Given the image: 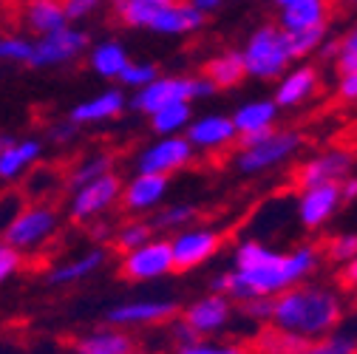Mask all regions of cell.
<instances>
[{"instance_id": "obj_1", "label": "cell", "mask_w": 357, "mask_h": 354, "mask_svg": "<svg viewBox=\"0 0 357 354\" xmlns=\"http://www.w3.org/2000/svg\"><path fill=\"white\" fill-rule=\"evenodd\" d=\"M318 247L303 244L292 252H275L261 241H244L236 249V267L213 281V292L233 300L250 298H275L278 292L298 286L318 270Z\"/></svg>"}, {"instance_id": "obj_2", "label": "cell", "mask_w": 357, "mask_h": 354, "mask_svg": "<svg viewBox=\"0 0 357 354\" xmlns=\"http://www.w3.org/2000/svg\"><path fill=\"white\" fill-rule=\"evenodd\" d=\"M343 318L340 295L324 286H289L273 298L270 323L301 337H326Z\"/></svg>"}, {"instance_id": "obj_3", "label": "cell", "mask_w": 357, "mask_h": 354, "mask_svg": "<svg viewBox=\"0 0 357 354\" xmlns=\"http://www.w3.org/2000/svg\"><path fill=\"white\" fill-rule=\"evenodd\" d=\"M57 230H60L57 207L49 201H29L3 224V236L0 238L26 258V255L40 252L57 236Z\"/></svg>"}, {"instance_id": "obj_4", "label": "cell", "mask_w": 357, "mask_h": 354, "mask_svg": "<svg viewBox=\"0 0 357 354\" xmlns=\"http://www.w3.org/2000/svg\"><path fill=\"white\" fill-rule=\"evenodd\" d=\"M244 71L255 79H278L295 63L287 46V31L278 23L258 26L241 49Z\"/></svg>"}, {"instance_id": "obj_5", "label": "cell", "mask_w": 357, "mask_h": 354, "mask_svg": "<svg viewBox=\"0 0 357 354\" xmlns=\"http://www.w3.org/2000/svg\"><path fill=\"white\" fill-rule=\"evenodd\" d=\"M213 94H215V85L207 77H156L145 88L133 91L128 105L137 114L151 116L162 105L193 102V100H204V97H213Z\"/></svg>"}, {"instance_id": "obj_6", "label": "cell", "mask_w": 357, "mask_h": 354, "mask_svg": "<svg viewBox=\"0 0 357 354\" xmlns=\"http://www.w3.org/2000/svg\"><path fill=\"white\" fill-rule=\"evenodd\" d=\"M88 46H91V37H88V31L68 23L60 31L34 37V49H31L29 68L31 71H43V68L68 66V63L79 60L88 52Z\"/></svg>"}, {"instance_id": "obj_7", "label": "cell", "mask_w": 357, "mask_h": 354, "mask_svg": "<svg viewBox=\"0 0 357 354\" xmlns=\"http://www.w3.org/2000/svg\"><path fill=\"white\" fill-rule=\"evenodd\" d=\"M119 193H122V179L111 170L100 179L88 182L77 190H71V201H68V218L77 224H88V221L102 218L108 210H114L119 204Z\"/></svg>"}, {"instance_id": "obj_8", "label": "cell", "mask_w": 357, "mask_h": 354, "mask_svg": "<svg viewBox=\"0 0 357 354\" xmlns=\"http://www.w3.org/2000/svg\"><path fill=\"white\" fill-rule=\"evenodd\" d=\"M170 272H176L170 238H151L148 244L125 252L119 261V278L133 281V284L156 281V278H165Z\"/></svg>"}, {"instance_id": "obj_9", "label": "cell", "mask_w": 357, "mask_h": 354, "mask_svg": "<svg viewBox=\"0 0 357 354\" xmlns=\"http://www.w3.org/2000/svg\"><path fill=\"white\" fill-rule=\"evenodd\" d=\"M301 148H303V134H298V130H278L275 128L261 145L238 151L236 164H238L241 173H266V170L284 164L287 159H292Z\"/></svg>"}, {"instance_id": "obj_10", "label": "cell", "mask_w": 357, "mask_h": 354, "mask_svg": "<svg viewBox=\"0 0 357 354\" xmlns=\"http://www.w3.org/2000/svg\"><path fill=\"white\" fill-rule=\"evenodd\" d=\"M193 159H196V148L185 139V134H176V137H159L156 142L142 148L133 167H137V173L173 176L178 170H185L188 164H193Z\"/></svg>"}, {"instance_id": "obj_11", "label": "cell", "mask_w": 357, "mask_h": 354, "mask_svg": "<svg viewBox=\"0 0 357 354\" xmlns=\"http://www.w3.org/2000/svg\"><path fill=\"white\" fill-rule=\"evenodd\" d=\"M221 233L213 227H185L170 238V252H173V267L176 272L196 270L207 263L218 249H221Z\"/></svg>"}, {"instance_id": "obj_12", "label": "cell", "mask_w": 357, "mask_h": 354, "mask_svg": "<svg viewBox=\"0 0 357 354\" xmlns=\"http://www.w3.org/2000/svg\"><path fill=\"white\" fill-rule=\"evenodd\" d=\"M167 190H170V176L133 173L128 182H122L116 207L128 215H145V213H153L156 207H162Z\"/></svg>"}, {"instance_id": "obj_13", "label": "cell", "mask_w": 357, "mask_h": 354, "mask_svg": "<svg viewBox=\"0 0 357 354\" xmlns=\"http://www.w3.org/2000/svg\"><path fill=\"white\" fill-rule=\"evenodd\" d=\"M354 170V153L351 151H324L318 156L306 159L298 170H295V185L301 190L315 187V185H329V182H343L346 176H351Z\"/></svg>"}, {"instance_id": "obj_14", "label": "cell", "mask_w": 357, "mask_h": 354, "mask_svg": "<svg viewBox=\"0 0 357 354\" xmlns=\"http://www.w3.org/2000/svg\"><path fill=\"white\" fill-rule=\"evenodd\" d=\"M128 108V97H125V88L119 85H108L105 91L88 97L82 102H77L71 111H68V122H74L77 128H85V125H105L116 116H122Z\"/></svg>"}, {"instance_id": "obj_15", "label": "cell", "mask_w": 357, "mask_h": 354, "mask_svg": "<svg viewBox=\"0 0 357 354\" xmlns=\"http://www.w3.org/2000/svg\"><path fill=\"white\" fill-rule=\"evenodd\" d=\"M46 142L40 137H17L6 151H0V185H17L26 179V173L40 164Z\"/></svg>"}, {"instance_id": "obj_16", "label": "cell", "mask_w": 357, "mask_h": 354, "mask_svg": "<svg viewBox=\"0 0 357 354\" xmlns=\"http://www.w3.org/2000/svg\"><path fill=\"white\" fill-rule=\"evenodd\" d=\"M340 204H343V199H340V185L337 182L315 185V187L301 190V199H298L301 224L306 230H321L326 221L337 213Z\"/></svg>"}, {"instance_id": "obj_17", "label": "cell", "mask_w": 357, "mask_h": 354, "mask_svg": "<svg viewBox=\"0 0 357 354\" xmlns=\"http://www.w3.org/2000/svg\"><path fill=\"white\" fill-rule=\"evenodd\" d=\"M236 125L227 114H204L193 116L185 128V139L199 151H221L236 142Z\"/></svg>"}, {"instance_id": "obj_18", "label": "cell", "mask_w": 357, "mask_h": 354, "mask_svg": "<svg viewBox=\"0 0 357 354\" xmlns=\"http://www.w3.org/2000/svg\"><path fill=\"white\" fill-rule=\"evenodd\" d=\"M176 315V303L173 300H128L114 306L105 315L108 326L128 329V326H153L165 323Z\"/></svg>"}, {"instance_id": "obj_19", "label": "cell", "mask_w": 357, "mask_h": 354, "mask_svg": "<svg viewBox=\"0 0 357 354\" xmlns=\"http://www.w3.org/2000/svg\"><path fill=\"white\" fill-rule=\"evenodd\" d=\"M233 315V303L227 295H207L202 300H193L188 309H185V315L182 321L199 334V337H207V334H215L218 329H225L227 321Z\"/></svg>"}, {"instance_id": "obj_20", "label": "cell", "mask_w": 357, "mask_h": 354, "mask_svg": "<svg viewBox=\"0 0 357 354\" xmlns=\"http://www.w3.org/2000/svg\"><path fill=\"white\" fill-rule=\"evenodd\" d=\"M318 85H321V74L318 68H312V66H298L292 71H284L278 77V88H275V97L273 102L278 108H295L301 102H306L312 94L318 91Z\"/></svg>"}, {"instance_id": "obj_21", "label": "cell", "mask_w": 357, "mask_h": 354, "mask_svg": "<svg viewBox=\"0 0 357 354\" xmlns=\"http://www.w3.org/2000/svg\"><path fill=\"white\" fill-rule=\"evenodd\" d=\"M108 252L105 247H91V249H85L82 255L71 258V261H60L54 263V267L46 272V284L52 286H71V284H79L85 278H91L94 272L102 270V263H105Z\"/></svg>"}, {"instance_id": "obj_22", "label": "cell", "mask_w": 357, "mask_h": 354, "mask_svg": "<svg viewBox=\"0 0 357 354\" xmlns=\"http://www.w3.org/2000/svg\"><path fill=\"white\" fill-rule=\"evenodd\" d=\"M204 23H207V15L199 12L190 0H176V3H170L153 17L151 31L165 34V37H182V34L199 31Z\"/></svg>"}, {"instance_id": "obj_23", "label": "cell", "mask_w": 357, "mask_h": 354, "mask_svg": "<svg viewBox=\"0 0 357 354\" xmlns=\"http://www.w3.org/2000/svg\"><path fill=\"white\" fill-rule=\"evenodd\" d=\"M20 20L34 37L52 34V31H60L63 26H68V17L63 12L60 0H23Z\"/></svg>"}, {"instance_id": "obj_24", "label": "cell", "mask_w": 357, "mask_h": 354, "mask_svg": "<svg viewBox=\"0 0 357 354\" xmlns=\"http://www.w3.org/2000/svg\"><path fill=\"white\" fill-rule=\"evenodd\" d=\"M329 17H332V0H295V3L281 9L278 26L284 31H301L329 23Z\"/></svg>"}, {"instance_id": "obj_25", "label": "cell", "mask_w": 357, "mask_h": 354, "mask_svg": "<svg viewBox=\"0 0 357 354\" xmlns=\"http://www.w3.org/2000/svg\"><path fill=\"white\" fill-rule=\"evenodd\" d=\"M133 348H137L133 337L125 329H116V326L88 332V334L74 340L77 354H130Z\"/></svg>"}, {"instance_id": "obj_26", "label": "cell", "mask_w": 357, "mask_h": 354, "mask_svg": "<svg viewBox=\"0 0 357 354\" xmlns=\"http://www.w3.org/2000/svg\"><path fill=\"white\" fill-rule=\"evenodd\" d=\"M85 54H88V68L108 82H114L122 74V68L130 63V54L119 40H100L94 46H88Z\"/></svg>"}, {"instance_id": "obj_27", "label": "cell", "mask_w": 357, "mask_h": 354, "mask_svg": "<svg viewBox=\"0 0 357 354\" xmlns=\"http://www.w3.org/2000/svg\"><path fill=\"white\" fill-rule=\"evenodd\" d=\"M278 111H281V108H278L273 100H252V102L238 105L230 119H233V125H236V134L244 137V134H258V130L275 128Z\"/></svg>"}, {"instance_id": "obj_28", "label": "cell", "mask_w": 357, "mask_h": 354, "mask_svg": "<svg viewBox=\"0 0 357 354\" xmlns=\"http://www.w3.org/2000/svg\"><path fill=\"white\" fill-rule=\"evenodd\" d=\"M213 85H215V91H227V88H236L244 82L247 71H244V60H241V52H221L215 57H210L204 63V74Z\"/></svg>"}, {"instance_id": "obj_29", "label": "cell", "mask_w": 357, "mask_h": 354, "mask_svg": "<svg viewBox=\"0 0 357 354\" xmlns=\"http://www.w3.org/2000/svg\"><path fill=\"white\" fill-rule=\"evenodd\" d=\"M111 170H114V153H111V151L85 153V156L66 173V187H68V190H77V187L100 179V176H105V173H111Z\"/></svg>"}, {"instance_id": "obj_30", "label": "cell", "mask_w": 357, "mask_h": 354, "mask_svg": "<svg viewBox=\"0 0 357 354\" xmlns=\"http://www.w3.org/2000/svg\"><path fill=\"white\" fill-rule=\"evenodd\" d=\"M190 119H193L190 102H170L151 114V130L156 137H176V134H185Z\"/></svg>"}, {"instance_id": "obj_31", "label": "cell", "mask_w": 357, "mask_h": 354, "mask_svg": "<svg viewBox=\"0 0 357 354\" xmlns=\"http://www.w3.org/2000/svg\"><path fill=\"white\" fill-rule=\"evenodd\" d=\"M170 3H176V0H125L114 12H116L119 23L128 29H151L153 17L162 9H167Z\"/></svg>"}, {"instance_id": "obj_32", "label": "cell", "mask_w": 357, "mask_h": 354, "mask_svg": "<svg viewBox=\"0 0 357 354\" xmlns=\"http://www.w3.org/2000/svg\"><path fill=\"white\" fill-rule=\"evenodd\" d=\"M196 218H199V210L193 204L178 201V204L156 207L153 218H151V227H153V233H178V230L190 227Z\"/></svg>"}, {"instance_id": "obj_33", "label": "cell", "mask_w": 357, "mask_h": 354, "mask_svg": "<svg viewBox=\"0 0 357 354\" xmlns=\"http://www.w3.org/2000/svg\"><path fill=\"white\" fill-rule=\"evenodd\" d=\"M312 340L309 337H301V334H292V332H284V329H266L255 337V351L258 354H298L309 346Z\"/></svg>"}, {"instance_id": "obj_34", "label": "cell", "mask_w": 357, "mask_h": 354, "mask_svg": "<svg viewBox=\"0 0 357 354\" xmlns=\"http://www.w3.org/2000/svg\"><path fill=\"white\" fill-rule=\"evenodd\" d=\"M111 238H114L116 252L125 255V252H130V249L148 244V241L153 238V227H151V221H145V218H139V215H130L125 224H119V227L114 230Z\"/></svg>"}, {"instance_id": "obj_35", "label": "cell", "mask_w": 357, "mask_h": 354, "mask_svg": "<svg viewBox=\"0 0 357 354\" xmlns=\"http://www.w3.org/2000/svg\"><path fill=\"white\" fill-rule=\"evenodd\" d=\"M329 37V23L312 26V29H301V31H287V46L292 60H303L309 54H315Z\"/></svg>"}, {"instance_id": "obj_36", "label": "cell", "mask_w": 357, "mask_h": 354, "mask_svg": "<svg viewBox=\"0 0 357 354\" xmlns=\"http://www.w3.org/2000/svg\"><path fill=\"white\" fill-rule=\"evenodd\" d=\"M34 49V37L26 34H0V63L6 66H26L31 60Z\"/></svg>"}, {"instance_id": "obj_37", "label": "cell", "mask_w": 357, "mask_h": 354, "mask_svg": "<svg viewBox=\"0 0 357 354\" xmlns=\"http://www.w3.org/2000/svg\"><path fill=\"white\" fill-rule=\"evenodd\" d=\"M156 77H159V68H156L153 63H148V60H130V63L122 68V74L116 77V82H119V88L139 91V88H145V85L153 82Z\"/></svg>"}, {"instance_id": "obj_38", "label": "cell", "mask_w": 357, "mask_h": 354, "mask_svg": "<svg viewBox=\"0 0 357 354\" xmlns=\"http://www.w3.org/2000/svg\"><path fill=\"white\" fill-rule=\"evenodd\" d=\"M298 354H357V340L349 334H332L321 343H309Z\"/></svg>"}, {"instance_id": "obj_39", "label": "cell", "mask_w": 357, "mask_h": 354, "mask_svg": "<svg viewBox=\"0 0 357 354\" xmlns=\"http://www.w3.org/2000/svg\"><path fill=\"white\" fill-rule=\"evenodd\" d=\"M354 255H357V233H343V236L329 238V244H326V258H329V261L346 263V261H351Z\"/></svg>"}, {"instance_id": "obj_40", "label": "cell", "mask_w": 357, "mask_h": 354, "mask_svg": "<svg viewBox=\"0 0 357 354\" xmlns=\"http://www.w3.org/2000/svg\"><path fill=\"white\" fill-rule=\"evenodd\" d=\"M337 46H340V52H337V57H335L337 71H340V74L354 71V68H357V26L337 43Z\"/></svg>"}, {"instance_id": "obj_41", "label": "cell", "mask_w": 357, "mask_h": 354, "mask_svg": "<svg viewBox=\"0 0 357 354\" xmlns=\"http://www.w3.org/2000/svg\"><path fill=\"white\" fill-rule=\"evenodd\" d=\"M20 267H23V255L0 238V286L6 281H12L20 272Z\"/></svg>"}, {"instance_id": "obj_42", "label": "cell", "mask_w": 357, "mask_h": 354, "mask_svg": "<svg viewBox=\"0 0 357 354\" xmlns=\"http://www.w3.org/2000/svg\"><path fill=\"white\" fill-rule=\"evenodd\" d=\"M60 3H63L68 23H79L85 17H91L94 12H100L105 6V0H60Z\"/></svg>"}, {"instance_id": "obj_43", "label": "cell", "mask_w": 357, "mask_h": 354, "mask_svg": "<svg viewBox=\"0 0 357 354\" xmlns=\"http://www.w3.org/2000/svg\"><path fill=\"white\" fill-rule=\"evenodd\" d=\"M77 134H79V128L74 122L63 119V122H54V125L46 128V139H43V142H52V145L60 148V145H71L77 139Z\"/></svg>"}, {"instance_id": "obj_44", "label": "cell", "mask_w": 357, "mask_h": 354, "mask_svg": "<svg viewBox=\"0 0 357 354\" xmlns=\"http://www.w3.org/2000/svg\"><path fill=\"white\" fill-rule=\"evenodd\" d=\"M176 354H244V348H238V346H215V343L193 340V343L178 346Z\"/></svg>"}, {"instance_id": "obj_45", "label": "cell", "mask_w": 357, "mask_h": 354, "mask_svg": "<svg viewBox=\"0 0 357 354\" xmlns=\"http://www.w3.org/2000/svg\"><path fill=\"white\" fill-rule=\"evenodd\" d=\"M241 312L252 321H270L273 315V298H250L241 300Z\"/></svg>"}, {"instance_id": "obj_46", "label": "cell", "mask_w": 357, "mask_h": 354, "mask_svg": "<svg viewBox=\"0 0 357 354\" xmlns=\"http://www.w3.org/2000/svg\"><path fill=\"white\" fill-rule=\"evenodd\" d=\"M337 97H340L343 102H357V68L349 71V74H340Z\"/></svg>"}, {"instance_id": "obj_47", "label": "cell", "mask_w": 357, "mask_h": 354, "mask_svg": "<svg viewBox=\"0 0 357 354\" xmlns=\"http://www.w3.org/2000/svg\"><path fill=\"white\" fill-rule=\"evenodd\" d=\"M340 286L346 289H357V255L351 261H346V267L340 272Z\"/></svg>"}, {"instance_id": "obj_48", "label": "cell", "mask_w": 357, "mask_h": 354, "mask_svg": "<svg viewBox=\"0 0 357 354\" xmlns=\"http://www.w3.org/2000/svg\"><path fill=\"white\" fill-rule=\"evenodd\" d=\"M337 185H340V199H343V201L357 199V176H346V179L337 182Z\"/></svg>"}, {"instance_id": "obj_49", "label": "cell", "mask_w": 357, "mask_h": 354, "mask_svg": "<svg viewBox=\"0 0 357 354\" xmlns=\"http://www.w3.org/2000/svg\"><path fill=\"white\" fill-rule=\"evenodd\" d=\"M190 3H193L199 12H204V15H213L215 9H221V3H225V0H190Z\"/></svg>"}, {"instance_id": "obj_50", "label": "cell", "mask_w": 357, "mask_h": 354, "mask_svg": "<svg viewBox=\"0 0 357 354\" xmlns=\"http://www.w3.org/2000/svg\"><path fill=\"white\" fill-rule=\"evenodd\" d=\"M324 57H337V52H340V46H337V43H324V46L318 49Z\"/></svg>"}, {"instance_id": "obj_51", "label": "cell", "mask_w": 357, "mask_h": 354, "mask_svg": "<svg viewBox=\"0 0 357 354\" xmlns=\"http://www.w3.org/2000/svg\"><path fill=\"white\" fill-rule=\"evenodd\" d=\"M15 139H17V134H9V130H0V151H6Z\"/></svg>"}, {"instance_id": "obj_52", "label": "cell", "mask_w": 357, "mask_h": 354, "mask_svg": "<svg viewBox=\"0 0 357 354\" xmlns=\"http://www.w3.org/2000/svg\"><path fill=\"white\" fill-rule=\"evenodd\" d=\"M332 3H340V6H357V0H332Z\"/></svg>"}, {"instance_id": "obj_53", "label": "cell", "mask_w": 357, "mask_h": 354, "mask_svg": "<svg viewBox=\"0 0 357 354\" xmlns=\"http://www.w3.org/2000/svg\"><path fill=\"white\" fill-rule=\"evenodd\" d=\"M273 3H275L278 9H284V6H289V3H295V0H273Z\"/></svg>"}, {"instance_id": "obj_54", "label": "cell", "mask_w": 357, "mask_h": 354, "mask_svg": "<svg viewBox=\"0 0 357 354\" xmlns=\"http://www.w3.org/2000/svg\"><path fill=\"white\" fill-rule=\"evenodd\" d=\"M122 3H125V0H111V6H114V9H116V6H122Z\"/></svg>"}, {"instance_id": "obj_55", "label": "cell", "mask_w": 357, "mask_h": 354, "mask_svg": "<svg viewBox=\"0 0 357 354\" xmlns=\"http://www.w3.org/2000/svg\"><path fill=\"white\" fill-rule=\"evenodd\" d=\"M130 354H145V351H137V348H133V351H130Z\"/></svg>"}, {"instance_id": "obj_56", "label": "cell", "mask_w": 357, "mask_h": 354, "mask_svg": "<svg viewBox=\"0 0 357 354\" xmlns=\"http://www.w3.org/2000/svg\"><path fill=\"white\" fill-rule=\"evenodd\" d=\"M354 306H357V289H354Z\"/></svg>"}, {"instance_id": "obj_57", "label": "cell", "mask_w": 357, "mask_h": 354, "mask_svg": "<svg viewBox=\"0 0 357 354\" xmlns=\"http://www.w3.org/2000/svg\"><path fill=\"white\" fill-rule=\"evenodd\" d=\"M0 3H3V0H0Z\"/></svg>"}]
</instances>
